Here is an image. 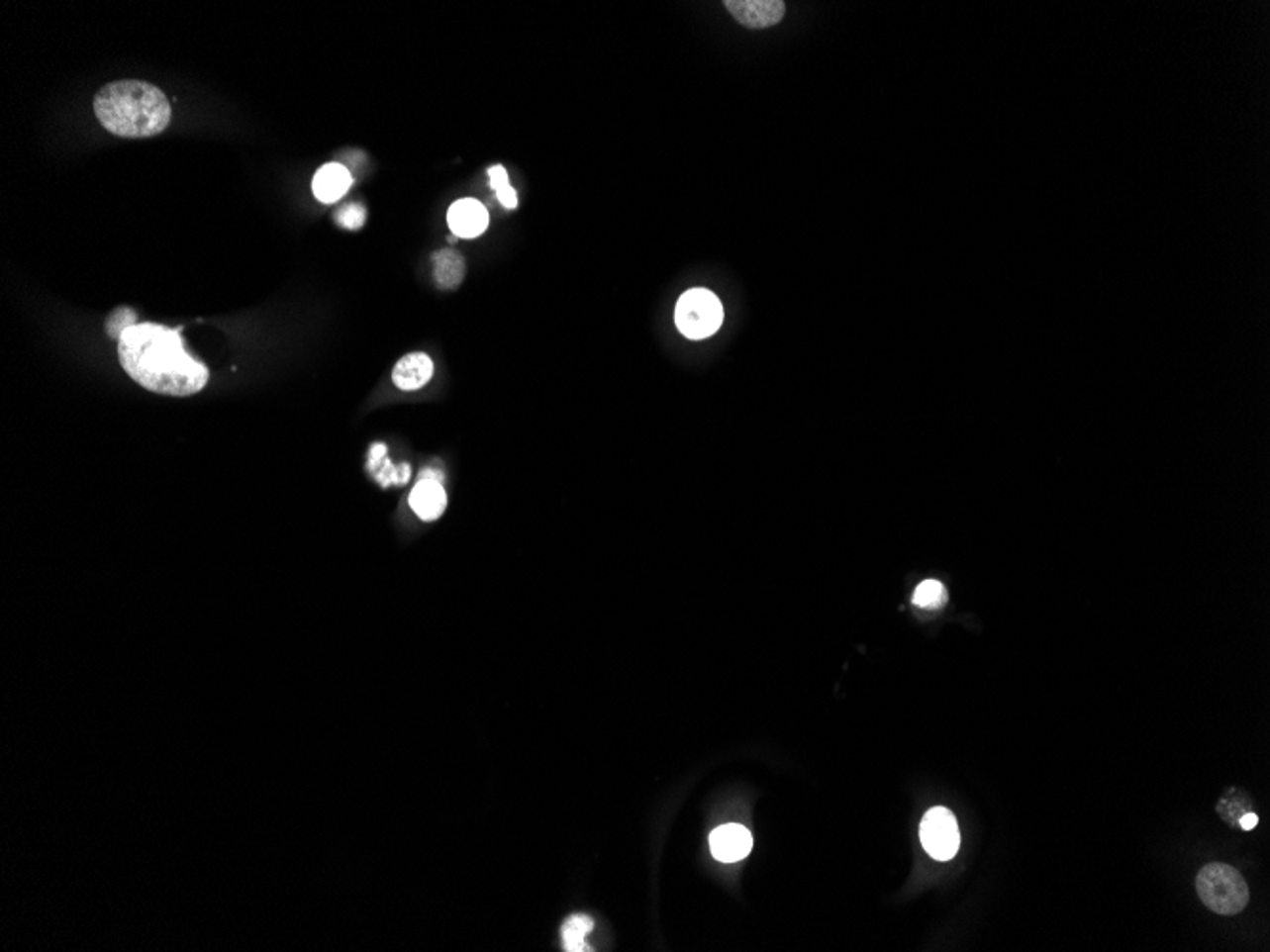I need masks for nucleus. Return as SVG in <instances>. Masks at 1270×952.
I'll return each instance as SVG.
<instances>
[{"label": "nucleus", "mask_w": 1270, "mask_h": 952, "mask_svg": "<svg viewBox=\"0 0 1270 952\" xmlns=\"http://www.w3.org/2000/svg\"><path fill=\"white\" fill-rule=\"evenodd\" d=\"M124 371L147 390L164 396L198 394L210 379L206 365L185 350L177 330L136 324L119 340Z\"/></svg>", "instance_id": "obj_1"}, {"label": "nucleus", "mask_w": 1270, "mask_h": 952, "mask_svg": "<svg viewBox=\"0 0 1270 952\" xmlns=\"http://www.w3.org/2000/svg\"><path fill=\"white\" fill-rule=\"evenodd\" d=\"M94 113L107 132L128 140L158 136L171 120L168 97L144 80H119L103 86L94 99Z\"/></svg>", "instance_id": "obj_2"}, {"label": "nucleus", "mask_w": 1270, "mask_h": 952, "mask_svg": "<svg viewBox=\"0 0 1270 952\" xmlns=\"http://www.w3.org/2000/svg\"><path fill=\"white\" fill-rule=\"evenodd\" d=\"M1197 892L1202 904L1222 916L1238 914L1249 902V888L1244 877L1226 863H1210L1197 877Z\"/></svg>", "instance_id": "obj_3"}, {"label": "nucleus", "mask_w": 1270, "mask_h": 952, "mask_svg": "<svg viewBox=\"0 0 1270 952\" xmlns=\"http://www.w3.org/2000/svg\"><path fill=\"white\" fill-rule=\"evenodd\" d=\"M721 324L723 305L712 291L696 287L679 297L675 307V326L687 338H708L720 330Z\"/></svg>", "instance_id": "obj_4"}, {"label": "nucleus", "mask_w": 1270, "mask_h": 952, "mask_svg": "<svg viewBox=\"0 0 1270 952\" xmlns=\"http://www.w3.org/2000/svg\"><path fill=\"white\" fill-rule=\"evenodd\" d=\"M921 842L937 861L957 856L960 846L959 825L953 811L943 807L930 809L921 821Z\"/></svg>", "instance_id": "obj_5"}, {"label": "nucleus", "mask_w": 1270, "mask_h": 952, "mask_svg": "<svg viewBox=\"0 0 1270 952\" xmlns=\"http://www.w3.org/2000/svg\"><path fill=\"white\" fill-rule=\"evenodd\" d=\"M725 6L738 24L749 29H767L780 24L786 14L782 0H727Z\"/></svg>", "instance_id": "obj_6"}, {"label": "nucleus", "mask_w": 1270, "mask_h": 952, "mask_svg": "<svg viewBox=\"0 0 1270 952\" xmlns=\"http://www.w3.org/2000/svg\"><path fill=\"white\" fill-rule=\"evenodd\" d=\"M710 848L716 859L725 863H736L751 852L753 836L738 823L721 825L710 836Z\"/></svg>", "instance_id": "obj_7"}, {"label": "nucleus", "mask_w": 1270, "mask_h": 952, "mask_svg": "<svg viewBox=\"0 0 1270 952\" xmlns=\"http://www.w3.org/2000/svg\"><path fill=\"white\" fill-rule=\"evenodd\" d=\"M447 223L458 238H476L485 233L489 225V214L478 200L462 198L449 208Z\"/></svg>", "instance_id": "obj_8"}, {"label": "nucleus", "mask_w": 1270, "mask_h": 952, "mask_svg": "<svg viewBox=\"0 0 1270 952\" xmlns=\"http://www.w3.org/2000/svg\"><path fill=\"white\" fill-rule=\"evenodd\" d=\"M445 504H447V495L438 479H421L409 497L411 510L423 522L438 520L443 514Z\"/></svg>", "instance_id": "obj_9"}, {"label": "nucleus", "mask_w": 1270, "mask_h": 952, "mask_svg": "<svg viewBox=\"0 0 1270 952\" xmlns=\"http://www.w3.org/2000/svg\"><path fill=\"white\" fill-rule=\"evenodd\" d=\"M352 185V175L342 164H326L320 167L312 181L314 196L324 204L341 200Z\"/></svg>", "instance_id": "obj_10"}, {"label": "nucleus", "mask_w": 1270, "mask_h": 952, "mask_svg": "<svg viewBox=\"0 0 1270 952\" xmlns=\"http://www.w3.org/2000/svg\"><path fill=\"white\" fill-rule=\"evenodd\" d=\"M432 373H434V363L431 357L423 352H415L402 357L396 363L392 371V381L400 390L411 392V390L423 388L427 382L431 381Z\"/></svg>", "instance_id": "obj_11"}, {"label": "nucleus", "mask_w": 1270, "mask_h": 952, "mask_svg": "<svg viewBox=\"0 0 1270 952\" xmlns=\"http://www.w3.org/2000/svg\"><path fill=\"white\" fill-rule=\"evenodd\" d=\"M434 280L441 289H456L464 280L466 262L455 249H443L432 255Z\"/></svg>", "instance_id": "obj_12"}, {"label": "nucleus", "mask_w": 1270, "mask_h": 952, "mask_svg": "<svg viewBox=\"0 0 1270 952\" xmlns=\"http://www.w3.org/2000/svg\"><path fill=\"white\" fill-rule=\"evenodd\" d=\"M594 929V920L586 914H575L571 916L563 928H561V939H563V949L569 952L588 951L586 945V935Z\"/></svg>", "instance_id": "obj_13"}, {"label": "nucleus", "mask_w": 1270, "mask_h": 952, "mask_svg": "<svg viewBox=\"0 0 1270 952\" xmlns=\"http://www.w3.org/2000/svg\"><path fill=\"white\" fill-rule=\"evenodd\" d=\"M945 603H947V592L943 584L937 580L921 582L913 594V605L921 609H939Z\"/></svg>", "instance_id": "obj_14"}, {"label": "nucleus", "mask_w": 1270, "mask_h": 952, "mask_svg": "<svg viewBox=\"0 0 1270 952\" xmlns=\"http://www.w3.org/2000/svg\"><path fill=\"white\" fill-rule=\"evenodd\" d=\"M491 189L497 194L499 202L503 204L506 210H516L518 208V194L510 187L508 183V173L503 166H493L487 169Z\"/></svg>", "instance_id": "obj_15"}, {"label": "nucleus", "mask_w": 1270, "mask_h": 952, "mask_svg": "<svg viewBox=\"0 0 1270 952\" xmlns=\"http://www.w3.org/2000/svg\"><path fill=\"white\" fill-rule=\"evenodd\" d=\"M136 322H138L136 312L132 309L121 307V309H115V312L107 318L105 328H107V333H109V336H113V338L121 340L122 334L126 333L130 328H134V326H136Z\"/></svg>", "instance_id": "obj_16"}, {"label": "nucleus", "mask_w": 1270, "mask_h": 952, "mask_svg": "<svg viewBox=\"0 0 1270 952\" xmlns=\"http://www.w3.org/2000/svg\"><path fill=\"white\" fill-rule=\"evenodd\" d=\"M336 223L346 231H360L365 225V208L358 202L342 206L336 214Z\"/></svg>", "instance_id": "obj_17"}, {"label": "nucleus", "mask_w": 1270, "mask_h": 952, "mask_svg": "<svg viewBox=\"0 0 1270 952\" xmlns=\"http://www.w3.org/2000/svg\"><path fill=\"white\" fill-rule=\"evenodd\" d=\"M1257 823H1259V817H1257V813H1253V811H1247L1246 815H1242V817H1240V827H1242L1244 831H1251Z\"/></svg>", "instance_id": "obj_18"}]
</instances>
